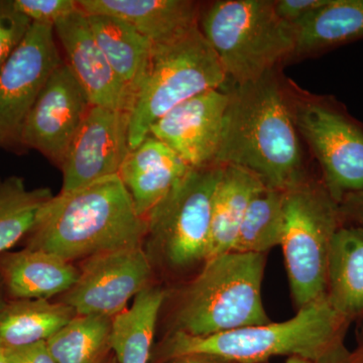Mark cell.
Here are the masks:
<instances>
[{
	"label": "cell",
	"mask_w": 363,
	"mask_h": 363,
	"mask_svg": "<svg viewBox=\"0 0 363 363\" xmlns=\"http://www.w3.org/2000/svg\"><path fill=\"white\" fill-rule=\"evenodd\" d=\"M225 71L199 26L173 42L152 45L130 107V145L133 149L150 128L177 105L206 91L220 89Z\"/></svg>",
	"instance_id": "cell-6"
},
{
	"label": "cell",
	"mask_w": 363,
	"mask_h": 363,
	"mask_svg": "<svg viewBox=\"0 0 363 363\" xmlns=\"http://www.w3.org/2000/svg\"><path fill=\"white\" fill-rule=\"evenodd\" d=\"M91 107L84 89L64 61L48 79L26 116L21 147L38 150L60 168Z\"/></svg>",
	"instance_id": "cell-12"
},
{
	"label": "cell",
	"mask_w": 363,
	"mask_h": 363,
	"mask_svg": "<svg viewBox=\"0 0 363 363\" xmlns=\"http://www.w3.org/2000/svg\"><path fill=\"white\" fill-rule=\"evenodd\" d=\"M130 114L92 106L62 161V193L118 175L130 152Z\"/></svg>",
	"instance_id": "cell-13"
},
{
	"label": "cell",
	"mask_w": 363,
	"mask_h": 363,
	"mask_svg": "<svg viewBox=\"0 0 363 363\" xmlns=\"http://www.w3.org/2000/svg\"><path fill=\"white\" fill-rule=\"evenodd\" d=\"M339 207L342 218L350 219L357 226L363 228V192L345 196Z\"/></svg>",
	"instance_id": "cell-32"
},
{
	"label": "cell",
	"mask_w": 363,
	"mask_h": 363,
	"mask_svg": "<svg viewBox=\"0 0 363 363\" xmlns=\"http://www.w3.org/2000/svg\"><path fill=\"white\" fill-rule=\"evenodd\" d=\"M0 305H1V304H0Z\"/></svg>",
	"instance_id": "cell-39"
},
{
	"label": "cell",
	"mask_w": 363,
	"mask_h": 363,
	"mask_svg": "<svg viewBox=\"0 0 363 363\" xmlns=\"http://www.w3.org/2000/svg\"><path fill=\"white\" fill-rule=\"evenodd\" d=\"M79 269L72 262L25 248L0 255V281L13 300H49L75 285Z\"/></svg>",
	"instance_id": "cell-18"
},
{
	"label": "cell",
	"mask_w": 363,
	"mask_h": 363,
	"mask_svg": "<svg viewBox=\"0 0 363 363\" xmlns=\"http://www.w3.org/2000/svg\"><path fill=\"white\" fill-rule=\"evenodd\" d=\"M296 55L311 54L363 39V0H327L294 26Z\"/></svg>",
	"instance_id": "cell-24"
},
{
	"label": "cell",
	"mask_w": 363,
	"mask_h": 363,
	"mask_svg": "<svg viewBox=\"0 0 363 363\" xmlns=\"http://www.w3.org/2000/svg\"><path fill=\"white\" fill-rule=\"evenodd\" d=\"M220 171V166L191 169L147 215L143 245L152 264L183 271L206 262Z\"/></svg>",
	"instance_id": "cell-8"
},
{
	"label": "cell",
	"mask_w": 363,
	"mask_h": 363,
	"mask_svg": "<svg viewBox=\"0 0 363 363\" xmlns=\"http://www.w3.org/2000/svg\"><path fill=\"white\" fill-rule=\"evenodd\" d=\"M63 63L54 26L32 23L0 69V147L21 145L28 112L52 72Z\"/></svg>",
	"instance_id": "cell-9"
},
{
	"label": "cell",
	"mask_w": 363,
	"mask_h": 363,
	"mask_svg": "<svg viewBox=\"0 0 363 363\" xmlns=\"http://www.w3.org/2000/svg\"><path fill=\"white\" fill-rule=\"evenodd\" d=\"M341 220L339 203L324 184L303 180L285 191L281 247L298 309L326 296L329 255Z\"/></svg>",
	"instance_id": "cell-7"
},
{
	"label": "cell",
	"mask_w": 363,
	"mask_h": 363,
	"mask_svg": "<svg viewBox=\"0 0 363 363\" xmlns=\"http://www.w3.org/2000/svg\"><path fill=\"white\" fill-rule=\"evenodd\" d=\"M4 350L9 363H57L45 341Z\"/></svg>",
	"instance_id": "cell-31"
},
{
	"label": "cell",
	"mask_w": 363,
	"mask_h": 363,
	"mask_svg": "<svg viewBox=\"0 0 363 363\" xmlns=\"http://www.w3.org/2000/svg\"><path fill=\"white\" fill-rule=\"evenodd\" d=\"M316 363H363V360L355 351L350 352L346 350L343 344L337 350Z\"/></svg>",
	"instance_id": "cell-33"
},
{
	"label": "cell",
	"mask_w": 363,
	"mask_h": 363,
	"mask_svg": "<svg viewBox=\"0 0 363 363\" xmlns=\"http://www.w3.org/2000/svg\"><path fill=\"white\" fill-rule=\"evenodd\" d=\"M266 255L229 252L204 262L182 293L174 330L210 336L271 322L262 285Z\"/></svg>",
	"instance_id": "cell-4"
},
{
	"label": "cell",
	"mask_w": 363,
	"mask_h": 363,
	"mask_svg": "<svg viewBox=\"0 0 363 363\" xmlns=\"http://www.w3.org/2000/svg\"><path fill=\"white\" fill-rule=\"evenodd\" d=\"M199 28L227 78L238 85L259 80L295 54V28L279 18L269 0L215 1L200 14Z\"/></svg>",
	"instance_id": "cell-5"
},
{
	"label": "cell",
	"mask_w": 363,
	"mask_h": 363,
	"mask_svg": "<svg viewBox=\"0 0 363 363\" xmlns=\"http://www.w3.org/2000/svg\"><path fill=\"white\" fill-rule=\"evenodd\" d=\"M112 318L76 316L47 341L57 363H105L111 352Z\"/></svg>",
	"instance_id": "cell-27"
},
{
	"label": "cell",
	"mask_w": 363,
	"mask_h": 363,
	"mask_svg": "<svg viewBox=\"0 0 363 363\" xmlns=\"http://www.w3.org/2000/svg\"><path fill=\"white\" fill-rule=\"evenodd\" d=\"M32 21L14 9L11 0H0V69L25 39Z\"/></svg>",
	"instance_id": "cell-28"
},
{
	"label": "cell",
	"mask_w": 363,
	"mask_h": 363,
	"mask_svg": "<svg viewBox=\"0 0 363 363\" xmlns=\"http://www.w3.org/2000/svg\"><path fill=\"white\" fill-rule=\"evenodd\" d=\"M0 363H9L6 357L4 348L0 347Z\"/></svg>",
	"instance_id": "cell-37"
},
{
	"label": "cell",
	"mask_w": 363,
	"mask_h": 363,
	"mask_svg": "<svg viewBox=\"0 0 363 363\" xmlns=\"http://www.w3.org/2000/svg\"><path fill=\"white\" fill-rule=\"evenodd\" d=\"M294 121L316 156L324 186L340 204L363 192V130L343 112L320 104L298 107Z\"/></svg>",
	"instance_id": "cell-10"
},
{
	"label": "cell",
	"mask_w": 363,
	"mask_h": 363,
	"mask_svg": "<svg viewBox=\"0 0 363 363\" xmlns=\"http://www.w3.org/2000/svg\"><path fill=\"white\" fill-rule=\"evenodd\" d=\"M164 363H231L226 362V360L221 359V358L210 357V355L203 354H190L183 355V357H178L172 358L168 362Z\"/></svg>",
	"instance_id": "cell-34"
},
{
	"label": "cell",
	"mask_w": 363,
	"mask_h": 363,
	"mask_svg": "<svg viewBox=\"0 0 363 363\" xmlns=\"http://www.w3.org/2000/svg\"><path fill=\"white\" fill-rule=\"evenodd\" d=\"M326 2L327 0H279L274 1V9L281 20L294 26Z\"/></svg>",
	"instance_id": "cell-30"
},
{
	"label": "cell",
	"mask_w": 363,
	"mask_h": 363,
	"mask_svg": "<svg viewBox=\"0 0 363 363\" xmlns=\"http://www.w3.org/2000/svg\"><path fill=\"white\" fill-rule=\"evenodd\" d=\"M147 221L136 212L118 175L69 193L60 192L43 210L26 247L66 262L143 247Z\"/></svg>",
	"instance_id": "cell-2"
},
{
	"label": "cell",
	"mask_w": 363,
	"mask_h": 363,
	"mask_svg": "<svg viewBox=\"0 0 363 363\" xmlns=\"http://www.w3.org/2000/svg\"><path fill=\"white\" fill-rule=\"evenodd\" d=\"M326 298L348 322L363 317V228L340 226L329 255Z\"/></svg>",
	"instance_id": "cell-19"
},
{
	"label": "cell",
	"mask_w": 363,
	"mask_h": 363,
	"mask_svg": "<svg viewBox=\"0 0 363 363\" xmlns=\"http://www.w3.org/2000/svg\"><path fill=\"white\" fill-rule=\"evenodd\" d=\"M285 363H313L309 360H306L304 358L300 357H288Z\"/></svg>",
	"instance_id": "cell-36"
},
{
	"label": "cell",
	"mask_w": 363,
	"mask_h": 363,
	"mask_svg": "<svg viewBox=\"0 0 363 363\" xmlns=\"http://www.w3.org/2000/svg\"><path fill=\"white\" fill-rule=\"evenodd\" d=\"M230 95L206 91L177 105L150 128V135L168 145L193 169L215 166Z\"/></svg>",
	"instance_id": "cell-14"
},
{
	"label": "cell",
	"mask_w": 363,
	"mask_h": 363,
	"mask_svg": "<svg viewBox=\"0 0 363 363\" xmlns=\"http://www.w3.org/2000/svg\"><path fill=\"white\" fill-rule=\"evenodd\" d=\"M14 9L32 23L55 26L78 11L77 0H11Z\"/></svg>",
	"instance_id": "cell-29"
},
{
	"label": "cell",
	"mask_w": 363,
	"mask_h": 363,
	"mask_svg": "<svg viewBox=\"0 0 363 363\" xmlns=\"http://www.w3.org/2000/svg\"><path fill=\"white\" fill-rule=\"evenodd\" d=\"M355 352H357L363 360V329L362 333H360L359 340H358V346Z\"/></svg>",
	"instance_id": "cell-35"
},
{
	"label": "cell",
	"mask_w": 363,
	"mask_h": 363,
	"mask_svg": "<svg viewBox=\"0 0 363 363\" xmlns=\"http://www.w3.org/2000/svg\"><path fill=\"white\" fill-rule=\"evenodd\" d=\"M212 199L211 238L207 259L233 252L243 217L253 195L264 185L247 169L220 166Z\"/></svg>",
	"instance_id": "cell-20"
},
{
	"label": "cell",
	"mask_w": 363,
	"mask_h": 363,
	"mask_svg": "<svg viewBox=\"0 0 363 363\" xmlns=\"http://www.w3.org/2000/svg\"><path fill=\"white\" fill-rule=\"evenodd\" d=\"M105 363H117L116 358L111 357V359L107 360Z\"/></svg>",
	"instance_id": "cell-38"
},
{
	"label": "cell",
	"mask_w": 363,
	"mask_h": 363,
	"mask_svg": "<svg viewBox=\"0 0 363 363\" xmlns=\"http://www.w3.org/2000/svg\"><path fill=\"white\" fill-rule=\"evenodd\" d=\"M166 292L147 286L133 305L112 318L111 350L117 363H150L157 318Z\"/></svg>",
	"instance_id": "cell-22"
},
{
	"label": "cell",
	"mask_w": 363,
	"mask_h": 363,
	"mask_svg": "<svg viewBox=\"0 0 363 363\" xmlns=\"http://www.w3.org/2000/svg\"><path fill=\"white\" fill-rule=\"evenodd\" d=\"M75 311L49 300H13L0 305V347H21L45 341L61 330Z\"/></svg>",
	"instance_id": "cell-23"
},
{
	"label": "cell",
	"mask_w": 363,
	"mask_h": 363,
	"mask_svg": "<svg viewBox=\"0 0 363 363\" xmlns=\"http://www.w3.org/2000/svg\"><path fill=\"white\" fill-rule=\"evenodd\" d=\"M285 228V191L264 186L253 195L233 252L266 255L281 245Z\"/></svg>",
	"instance_id": "cell-26"
},
{
	"label": "cell",
	"mask_w": 363,
	"mask_h": 363,
	"mask_svg": "<svg viewBox=\"0 0 363 363\" xmlns=\"http://www.w3.org/2000/svg\"><path fill=\"white\" fill-rule=\"evenodd\" d=\"M75 285L61 302L77 316L113 318L150 286L152 264L143 247L101 253L85 259Z\"/></svg>",
	"instance_id": "cell-11"
},
{
	"label": "cell",
	"mask_w": 363,
	"mask_h": 363,
	"mask_svg": "<svg viewBox=\"0 0 363 363\" xmlns=\"http://www.w3.org/2000/svg\"><path fill=\"white\" fill-rule=\"evenodd\" d=\"M191 169L168 145L149 135L130 150L118 176L136 212L145 219Z\"/></svg>",
	"instance_id": "cell-17"
},
{
	"label": "cell",
	"mask_w": 363,
	"mask_h": 363,
	"mask_svg": "<svg viewBox=\"0 0 363 363\" xmlns=\"http://www.w3.org/2000/svg\"><path fill=\"white\" fill-rule=\"evenodd\" d=\"M86 16L98 45L128 93L130 107L131 99L149 62L152 44L133 26L116 16Z\"/></svg>",
	"instance_id": "cell-21"
},
{
	"label": "cell",
	"mask_w": 363,
	"mask_h": 363,
	"mask_svg": "<svg viewBox=\"0 0 363 363\" xmlns=\"http://www.w3.org/2000/svg\"><path fill=\"white\" fill-rule=\"evenodd\" d=\"M350 323L332 309L325 296L279 323L271 321L210 336L173 330L152 351L150 363L190 354L210 355L231 363H264L277 357L316 363L343 345Z\"/></svg>",
	"instance_id": "cell-3"
},
{
	"label": "cell",
	"mask_w": 363,
	"mask_h": 363,
	"mask_svg": "<svg viewBox=\"0 0 363 363\" xmlns=\"http://www.w3.org/2000/svg\"><path fill=\"white\" fill-rule=\"evenodd\" d=\"M86 16H116L152 45L173 42L199 26L200 6L191 0H77Z\"/></svg>",
	"instance_id": "cell-16"
},
{
	"label": "cell",
	"mask_w": 363,
	"mask_h": 363,
	"mask_svg": "<svg viewBox=\"0 0 363 363\" xmlns=\"http://www.w3.org/2000/svg\"><path fill=\"white\" fill-rule=\"evenodd\" d=\"M54 28L65 52V63L92 106L128 112V93L98 45L87 16L79 9L59 21Z\"/></svg>",
	"instance_id": "cell-15"
},
{
	"label": "cell",
	"mask_w": 363,
	"mask_h": 363,
	"mask_svg": "<svg viewBox=\"0 0 363 363\" xmlns=\"http://www.w3.org/2000/svg\"><path fill=\"white\" fill-rule=\"evenodd\" d=\"M229 95L215 166L247 169L281 191L304 180L295 121L272 72Z\"/></svg>",
	"instance_id": "cell-1"
},
{
	"label": "cell",
	"mask_w": 363,
	"mask_h": 363,
	"mask_svg": "<svg viewBox=\"0 0 363 363\" xmlns=\"http://www.w3.org/2000/svg\"><path fill=\"white\" fill-rule=\"evenodd\" d=\"M52 197L50 188L30 190L21 177H0V255L30 235Z\"/></svg>",
	"instance_id": "cell-25"
}]
</instances>
